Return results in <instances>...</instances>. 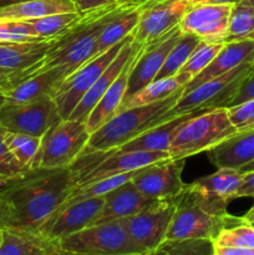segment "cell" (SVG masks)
Listing matches in <instances>:
<instances>
[{"instance_id":"6da1fadb","label":"cell","mask_w":254,"mask_h":255,"mask_svg":"<svg viewBox=\"0 0 254 255\" xmlns=\"http://www.w3.org/2000/svg\"><path fill=\"white\" fill-rule=\"evenodd\" d=\"M76 181L67 168H35L0 186V197L9 207L7 229L36 233L61 208ZM5 228V229H6Z\"/></svg>"},{"instance_id":"7a4b0ae2","label":"cell","mask_w":254,"mask_h":255,"mask_svg":"<svg viewBox=\"0 0 254 255\" xmlns=\"http://www.w3.org/2000/svg\"><path fill=\"white\" fill-rule=\"evenodd\" d=\"M126 0H115L100 7L80 12V16L51 40V46L34 74L55 66H65L70 72L96 56V44L107 22L122 9L128 6ZM32 74V75H34Z\"/></svg>"},{"instance_id":"3957f363","label":"cell","mask_w":254,"mask_h":255,"mask_svg":"<svg viewBox=\"0 0 254 255\" xmlns=\"http://www.w3.org/2000/svg\"><path fill=\"white\" fill-rule=\"evenodd\" d=\"M183 90L184 87L162 101L117 112L99 129L92 132L89 143L81 154L117 149L136 138L142 132L163 124L171 119L168 112L177 104Z\"/></svg>"},{"instance_id":"277c9868","label":"cell","mask_w":254,"mask_h":255,"mask_svg":"<svg viewBox=\"0 0 254 255\" xmlns=\"http://www.w3.org/2000/svg\"><path fill=\"white\" fill-rule=\"evenodd\" d=\"M236 132L227 109L203 110L181 125L168 153L173 159H186L209 151Z\"/></svg>"},{"instance_id":"5b68a950","label":"cell","mask_w":254,"mask_h":255,"mask_svg":"<svg viewBox=\"0 0 254 255\" xmlns=\"http://www.w3.org/2000/svg\"><path fill=\"white\" fill-rule=\"evenodd\" d=\"M55 246L71 255H146L129 237L125 218L90 226Z\"/></svg>"},{"instance_id":"8992f818","label":"cell","mask_w":254,"mask_h":255,"mask_svg":"<svg viewBox=\"0 0 254 255\" xmlns=\"http://www.w3.org/2000/svg\"><path fill=\"white\" fill-rule=\"evenodd\" d=\"M253 59H249L218 77L208 80L196 89L183 92L173 109L168 112L169 117L178 116L202 110L227 109L236 97L242 84L253 72Z\"/></svg>"},{"instance_id":"52a82bcc","label":"cell","mask_w":254,"mask_h":255,"mask_svg":"<svg viewBox=\"0 0 254 255\" xmlns=\"http://www.w3.org/2000/svg\"><path fill=\"white\" fill-rule=\"evenodd\" d=\"M176 199V211L166 239H209L213 242L219 232L243 219L229 213L224 216L208 213L194 201L187 189V184Z\"/></svg>"},{"instance_id":"ba28073f","label":"cell","mask_w":254,"mask_h":255,"mask_svg":"<svg viewBox=\"0 0 254 255\" xmlns=\"http://www.w3.org/2000/svg\"><path fill=\"white\" fill-rule=\"evenodd\" d=\"M91 133L85 122L61 120L41 137L35 168H67L84 152Z\"/></svg>"},{"instance_id":"9c48e42d","label":"cell","mask_w":254,"mask_h":255,"mask_svg":"<svg viewBox=\"0 0 254 255\" xmlns=\"http://www.w3.org/2000/svg\"><path fill=\"white\" fill-rule=\"evenodd\" d=\"M131 35L115 46H112L107 51L87 60L85 64L77 67L64 80V82L54 96V101L62 120L69 119L77 104L81 101L85 94L91 89L92 85L97 81V79L101 76V74L107 69V66L111 64L112 60L116 57L121 47L126 44Z\"/></svg>"},{"instance_id":"30bf717a","label":"cell","mask_w":254,"mask_h":255,"mask_svg":"<svg viewBox=\"0 0 254 255\" xmlns=\"http://www.w3.org/2000/svg\"><path fill=\"white\" fill-rule=\"evenodd\" d=\"M61 120L54 99L39 100L30 104L6 102L0 110V127L35 137H42Z\"/></svg>"},{"instance_id":"8fae6325","label":"cell","mask_w":254,"mask_h":255,"mask_svg":"<svg viewBox=\"0 0 254 255\" xmlns=\"http://www.w3.org/2000/svg\"><path fill=\"white\" fill-rule=\"evenodd\" d=\"M176 198L158 199L139 213L125 218L129 237L146 254L166 239L176 211Z\"/></svg>"},{"instance_id":"7c38bea8","label":"cell","mask_w":254,"mask_h":255,"mask_svg":"<svg viewBox=\"0 0 254 255\" xmlns=\"http://www.w3.org/2000/svg\"><path fill=\"white\" fill-rule=\"evenodd\" d=\"M243 174L234 168H218L209 176L187 184L194 201L208 213L214 216L227 214V207L234 201L242 183Z\"/></svg>"},{"instance_id":"4fadbf2b","label":"cell","mask_w":254,"mask_h":255,"mask_svg":"<svg viewBox=\"0 0 254 255\" xmlns=\"http://www.w3.org/2000/svg\"><path fill=\"white\" fill-rule=\"evenodd\" d=\"M191 5V0H164L143 5L133 40L142 46L158 41L178 26Z\"/></svg>"},{"instance_id":"5bb4252c","label":"cell","mask_w":254,"mask_h":255,"mask_svg":"<svg viewBox=\"0 0 254 255\" xmlns=\"http://www.w3.org/2000/svg\"><path fill=\"white\" fill-rule=\"evenodd\" d=\"M184 163L186 159H163L138 169L131 181L147 198H173L186 187L182 181Z\"/></svg>"},{"instance_id":"9a60e30c","label":"cell","mask_w":254,"mask_h":255,"mask_svg":"<svg viewBox=\"0 0 254 255\" xmlns=\"http://www.w3.org/2000/svg\"><path fill=\"white\" fill-rule=\"evenodd\" d=\"M104 203L105 196H102L62 206L41 227L37 234L56 244L62 238L92 226L102 211Z\"/></svg>"},{"instance_id":"2e32d148","label":"cell","mask_w":254,"mask_h":255,"mask_svg":"<svg viewBox=\"0 0 254 255\" xmlns=\"http://www.w3.org/2000/svg\"><path fill=\"white\" fill-rule=\"evenodd\" d=\"M167 158H171L168 152H121L119 149L106 151L105 156L99 162H96L84 176L77 179L75 189L89 186V184L100 181V179L129 173V172H136L138 169L149 166V164L163 161V159Z\"/></svg>"},{"instance_id":"e0dca14e","label":"cell","mask_w":254,"mask_h":255,"mask_svg":"<svg viewBox=\"0 0 254 255\" xmlns=\"http://www.w3.org/2000/svg\"><path fill=\"white\" fill-rule=\"evenodd\" d=\"M232 6L233 5H191L179 22V29L182 32L194 34L202 41L223 44Z\"/></svg>"},{"instance_id":"ac0fdd59","label":"cell","mask_w":254,"mask_h":255,"mask_svg":"<svg viewBox=\"0 0 254 255\" xmlns=\"http://www.w3.org/2000/svg\"><path fill=\"white\" fill-rule=\"evenodd\" d=\"M181 35V29H179V26H177L171 32H168L166 36L159 39L158 41L141 47L138 57H137L136 62L131 70V74H129L125 100L129 99L132 95H134L139 90L154 81L167 55L171 51L172 47L176 45V42L178 41Z\"/></svg>"},{"instance_id":"d6986e66","label":"cell","mask_w":254,"mask_h":255,"mask_svg":"<svg viewBox=\"0 0 254 255\" xmlns=\"http://www.w3.org/2000/svg\"><path fill=\"white\" fill-rule=\"evenodd\" d=\"M51 46V40L0 42V69L9 72L14 87L35 72ZM12 87V89H14Z\"/></svg>"},{"instance_id":"ffe728a7","label":"cell","mask_w":254,"mask_h":255,"mask_svg":"<svg viewBox=\"0 0 254 255\" xmlns=\"http://www.w3.org/2000/svg\"><path fill=\"white\" fill-rule=\"evenodd\" d=\"M70 74V70L65 66H55L37 71L6 92V102L30 104L39 100L54 99L59 87Z\"/></svg>"},{"instance_id":"44dd1931","label":"cell","mask_w":254,"mask_h":255,"mask_svg":"<svg viewBox=\"0 0 254 255\" xmlns=\"http://www.w3.org/2000/svg\"><path fill=\"white\" fill-rule=\"evenodd\" d=\"M141 47L142 45L137 44L136 50H134L133 54L131 55L128 61L126 62V65L124 66L122 71L120 72L119 76L115 79V81L112 82L111 86L107 89V91L105 92L104 96L101 97V100L97 102V105L94 107V110L90 112L89 117H87L86 121H85L87 131H89L90 133H92V132H95L96 129H99L102 125L106 124L111 117H114L115 115L119 112L120 106L122 105L125 96H126L129 74H131L132 67H133L134 62H136L137 57H138Z\"/></svg>"},{"instance_id":"7402d4cb","label":"cell","mask_w":254,"mask_h":255,"mask_svg":"<svg viewBox=\"0 0 254 255\" xmlns=\"http://www.w3.org/2000/svg\"><path fill=\"white\" fill-rule=\"evenodd\" d=\"M136 47L137 42L133 40V34H132L131 37L126 41V44L121 47V50H120L119 54L116 55V57L112 60L111 64H110L109 66H107V69L102 72L101 76H100L99 79H97V81L92 85L91 89L85 94V96L82 97L81 101L77 104V106L75 107L74 111L70 115V120H77V121L81 122L86 121L90 112L94 110V107L96 106L97 102L101 100V97L104 96L105 92L107 91V89L111 86V84L115 81V79L119 76L120 72L122 71L124 66L126 65V62L128 61L131 55L133 54V51L136 50Z\"/></svg>"},{"instance_id":"603a6c76","label":"cell","mask_w":254,"mask_h":255,"mask_svg":"<svg viewBox=\"0 0 254 255\" xmlns=\"http://www.w3.org/2000/svg\"><path fill=\"white\" fill-rule=\"evenodd\" d=\"M157 201L158 199H151L144 197L134 187L132 181H128L105 196L102 211L100 212L99 217L92 226L106 223V222L114 221V219H122L134 216L146 209L147 207L152 206Z\"/></svg>"},{"instance_id":"cb8c5ba5","label":"cell","mask_w":254,"mask_h":255,"mask_svg":"<svg viewBox=\"0 0 254 255\" xmlns=\"http://www.w3.org/2000/svg\"><path fill=\"white\" fill-rule=\"evenodd\" d=\"M207 152L218 168H242L254 161V126L237 131Z\"/></svg>"},{"instance_id":"d4e9b609","label":"cell","mask_w":254,"mask_h":255,"mask_svg":"<svg viewBox=\"0 0 254 255\" xmlns=\"http://www.w3.org/2000/svg\"><path fill=\"white\" fill-rule=\"evenodd\" d=\"M254 57V40H247V41L238 42H226L221 51L217 54L213 61L203 70L194 79H192L188 84L184 86L183 92H188L196 89L199 85L204 84L208 80L218 77L231 70L236 69L244 61Z\"/></svg>"},{"instance_id":"484cf974","label":"cell","mask_w":254,"mask_h":255,"mask_svg":"<svg viewBox=\"0 0 254 255\" xmlns=\"http://www.w3.org/2000/svg\"><path fill=\"white\" fill-rule=\"evenodd\" d=\"M203 111V110H202ZM199 111L182 114L178 116L164 121L163 124L154 126L147 131L142 132L141 134L133 138L132 141L127 142L126 144L117 148L121 152L129 151H153V152H168L171 142L174 134L177 133L178 128L183 122L193 117Z\"/></svg>"},{"instance_id":"4316f807","label":"cell","mask_w":254,"mask_h":255,"mask_svg":"<svg viewBox=\"0 0 254 255\" xmlns=\"http://www.w3.org/2000/svg\"><path fill=\"white\" fill-rule=\"evenodd\" d=\"M77 11L71 0H27L10 6L0 7V20H27L61 12Z\"/></svg>"},{"instance_id":"83f0119b","label":"cell","mask_w":254,"mask_h":255,"mask_svg":"<svg viewBox=\"0 0 254 255\" xmlns=\"http://www.w3.org/2000/svg\"><path fill=\"white\" fill-rule=\"evenodd\" d=\"M142 6L128 5L115 15L100 34L96 44V55L102 54L133 34L141 16Z\"/></svg>"},{"instance_id":"f1b7e54d","label":"cell","mask_w":254,"mask_h":255,"mask_svg":"<svg viewBox=\"0 0 254 255\" xmlns=\"http://www.w3.org/2000/svg\"><path fill=\"white\" fill-rule=\"evenodd\" d=\"M191 80L192 77L186 72H178V74L167 77V79L156 80V81L151 82L142 90H139L138 92L132 95L129 99L125 100L121 106H120L119 112L122 111V110L131 109V107H138L143 106V105L153 104V102L157 101H162V100L173 95L178 90L183 89Z\"/></svg>"},{"instance_id":"f546056e","label":"cell","mask_w":254,"mask_h":255,"mask_svg":"<svg viewBox=\"0 0 254 255\" xmlns=\"http://www.w3.org/2000/svg\"><path fill=\"white\" fill-rule=\"evenodd\" d=\"M55 248L54 243L36 233L2 229L0 255H50Z\"/></svg>"},{"instance_id":"4dcf8cb0","label":"cell","mask_w":254,"mask_h":255,"mask_svg":"<svg viewBox=\"0 0 254 255\" xmlns=\"http://www.w3.org/2000/svg\"><path fill=\"white\" fill-rule=\"evenodd\" d=\"M254 40V10L248 0H241L232 6L223 44Z\"/></svg>"},{"instance_id":"1f68e13d","label":"cell","mask_w":254,"mask_h":255,"mask_svg":"<svg viewBox=\"0 0 254 255\" xmlns=\"http://www.w3.org/2000/svg\"><path fill=\"white\" fill-rule=\"evenodd\" d=\"M199 42H201V39L194 34L182 32L178 41L176 42V45L172 47L171 51L167 55L166 60H164L159 72L157 74L154 81L156 80L167 79V77H171L173 75L178 74Z\"/></svg>"},{"instance_id":"d6a6232c","label":"cell","mask_w":254,"mask_h":255,"mask_svg":"<svg viewBox=\"0 0 254 255\" xmlns=\"http://www.w3.org/2000/svg\"><path fill=\"white\" fill-rule=\"evenodd\" d=\"M4 139L7 148L16 158V161L26 169H34L35 159L41 143V137L16 133L5 129Z\"/></svg>"},{"instance_id":"836d02e7","label":"cell","mask_w":254,"mask_h":255,"mask_svg":"<svg viewBox=\"0 0 254 255\" xmlns=\"http://www.w3.org/2000/svg\"><path fill=\"white\" fill-rule=\"evenodd\" d=\"M209 239H164L146 255H213Z\"/></svg>"},{"instance_id":"e575fe53","label":"cell","mask_w":254,"mask_h":255,"mask_svg":"<svg viewBox=\"0 0 254 255\" xmlns=\"http://www.w3.org/2000/svg\"><path fill=\"white\" fill-rule=\"evenodd\" d=\"M136 172H129V173H124V174H119V176L100 179V181L94 182V183L89 184V186H85V187H81V188L75 189V191L70 194L69 198L66 199L64 206L75 203V202L85 201V199L106 196L109 192L114 191V189L117 188V187L122 186V184L126 183V182L131 181V179L133 178L134 174H136Z\"/></svg>"},{"instance_id":"d590c367","label":"cell","mask_w":254,"mask_h":255,"mask_svg":"<svg viewBox=\"0 0 254 255\" xmlns=\"http://www.w3.org/2000/svg\"><path fill=\"white\" fill-rule=\"evenodd\" d=\"M79 16V11L61 12V14H52L37 17V19L27 20V22L31 25L40 39L52 40L59 36L62 31H65Z\"/></svg>"},{"instance_id":"8d00e7d4","label":"cell","mask_w":254,"mask_h":255,"mask_svg":"<svg viewBox=\"0 0 254 255\" xmlns=\"http://www.w3.org/2000/svg\"><path fill=\"white\" fill-rule=\"evenodd\" d=\"M213 244L254 249V227L243 218L239 223L227 227L223 231L219 232V234L213 241Z\"/></svg>"},{"instance_id":"74e56055","label":"cell","mask_w":254,"mask_h":255,"mask_svg":"<svg viewBox=\"0 0 254 255\" xmlns=\"http://www.w3.org/2000/svg\"><path fill=\"white\" fill-rule=\"evenodd\" d=\"M222 47H223L222 42L212 44V42H206L201 40V42L197 45V47L193 50V52L179 72H186L192 79H194L213 61V59L221 51Z\"/></svg>"},{"instance_id":"f35d334b","label":"cell","mask_w":254,"mask_h":255,"mask_svg":"<svg viewBox=\"0 0 254 255\" xmlns=\"http://www.w3.org/2000/svg\"><path fill=\"white\" fill-rule=\"evenodd\" d=\"M45 41L34 31L27 21L0 20V42H32Z\"/></svg>"},{"instance_id":"ab89813d","label":"cell","mask_w":254,"mask_h":255,"mask_svg":"<svg viewBox=\"0 0 254 255\" xmlns=\"http://www.w3.org/2000/svg\"><path fill=\"white\" fill-rule=\"evenodd\" d=\"M4 132L5 129L0 127V186L30 171L22 167L9 151L5 143Z\"/></svg>"},{"instance_id":"60d3db41","label":"cell","mask_w":254,"mask_h":255,"mask_svg":"<svg viewBox=\"0 0 254 255\" xmlns=\"http://www.w3.org/2000/svg\"><path fill=\"white\" fill-rule=\"evenodd\" d=\"M228 117L237 131H242L254 124V99L236 106L227 107Z\"/></svg>"},{"instance_id":"b9f144b4","label":"cell","mask_w":254,"mask_h":255,"mask_svg":"<svg viewBox=\"0 0 254 255\" xmlns=\"http://www.w3.org/2000/svg\"><path fill=\"white\" fill-rule=\"evenodd\" d=\"M254 99V72H252L248 77H247L246 81L242 84L241 89L237 92L236 97L233 99V101L231 102L228 107L236 106V105L243 104V102L249 101V100Z\"/></svg>"},{"instance_id":"7bdbcfd3","label":"cell","mask_w":254,"mask_h":255,"mask_svg":"<svg viewBox=\"0 0 254 255\" xmlns=\"http://www.w3.org/2000/svg\"><path fill=\"white\" fill-rule=\"evenodd\" d=\"M254 198V171L243 173L236 198Z\"/></svg>"},{"instance_id":"ee69618b","label":"cell","mask_w":254,"mask_h":255,"mask_svg":"<svg viewBox=\"0 0 254 255\" xmlns=\"http://www.w3.org/2000/svg\"><path fill=\"white\" fill-rule=\"evenodd\" d=\"M213 255H254L253 248H242V247H224L213 244Z\"/></svg>"},{"instance_id":"f6af8a7d","label":"cell","mask_w":254,"mask_h":255,"mask_svg":"<svg viewBox=\"0 0 254 255\" xmlns=\"http://www.w3.org/2000/svg\"><path fill=\"white\" fill-rule=\"evenodd\" d=\"M111 1H115V0H76L75 5H76L77 11L84 12L95 9V7L102 6V5H106Z\"/></svg>"},{"instance_id":"bcb514c9","label":"cell","mask_w":254,"mask_h":255,"mask_svg":"<svg viewBox=\"0 0 254 255\" xmlns=\"http://www.w3.org/2000/svg\"><path fill=\"white\" fill-rule=\"evenodd\" d=\"M12 87H14V84H12L11 75L9 72L4 71L2 69H0V91L6 94Z\"/></svg>"},{"instance_id":"7dc6e473","label":"cell","mask_w":254,"mask_h":255,"mask_svg":"<svg viewBox=\"0 0 254 255\" xmlns=\"http://www.w3.org/2000/svg\"><path fill=\"white\" fill-rule=\"evenodd\" d=\"M9 207L5 203L4 199L0 197V228L5 229L9 223Z\"/></svg>"},{"instance_id":"c3c4849f","label":"cell","mask_w":254,"mask_h":255,"mask_svg":"<svg viewBox=\"0 0 254 255\" xmlns=\"http://www.w3.org/2000/svg\"><path fill=\"white\" fill-rule=\"evenodd\" d=\"M241 0H191L192 5L194 4H221V5H234Z\"/></svg>"},{"instance_id":"681fc988","label":"cell","mask_w":254,"mask_h":255,"mask_svg":"<svg viewBox=\"0 0 254 255\" xmlns=\"http://www.w3.org/2000/svg\"><path fill=\"white\" fill-rule=\"evenodd\" d=\"M126 1L132 5H136V6H143V5H148L157 1H164V0H126Z\"/></svg>"},{"instance_id":"f907efd6","label":"cell","mask_w":254,"mask_h":255,"mask_svg":"<svg viewBox=\"0 0 254 255\" xmlns=\"http://www.w3.org/2000/svg\"><path fill=\"white\" fill-rule=\"evenodd\" d=\"M22 1H27V0H0V7L10 6V5L19 4V2H22Z\"/></svg>"},{"instance_id":"816d5d0a","label":"cell","mask_w":254,"mask_h":255,"mask_svg":"<svg viewBox=\"0 0 254 255\" xmlns=\"http://www.w3.org/2000/svg\"><path fill=\"white\" fill-rule=\"evenodd\" d=\"M238 171L241 172L242 174H243V173H247V172H252V171H254V161L249 162L248 164H246V166H243V167H242V168H239Z\"/></svg>"},{"instance_id":"f5cc1de1","label":"cell","mask_w":254,"mask_h":255,"mask_svg":"<svg viewBox=\"0 0 254 255\" xmlns=\"http://www.w3.org/2000/svg\"><path fill=\"white\" fill-rule=\"evenodd\" d=\"M243 218H244V219H246V221H247V222L252 221V219H253V218H254V204H253V206H252V208H251V209H249V211H248V212H247V213H246V214H244V216H243Z\"/></svg>"},{"instance_id":"db71d44e","label":"cell","mask_w":254,"mask_h":255,"mask_svg":"<svg viewBox=\"0 0 254 255\" xmlns=\"http://www.w3.org/2000/svg\"><path fill=\"white\" fill-rule=\"evenodd\" d=\"M5 104H6V95L0 91V110L5 106Z\"/></svg>"},{"instance_id":"11a10c76","label":"cell","mask_w":254,"mask_h":255,"mask_svg":"<svg viewBox=\"0 0 254 255\" xmlns=\"http://www.w3.org/2000/svg\"><path fill=\"white\" fill-rule=\"evenodd\" d=\"M50 255H71V254H69V253H66V252H62V251H60V249L55 248L54 251L51 252V254H50Z\"/></svg>"},{"instance_id":"9f6ffc18","label":"cell","mask_w":254,"mask_h":255,"mask_svg":"<svg viewBox=\"0 0 254 255\" xmlns=\"http://www.w3.org/2000/svg\"><path fill=\"white\" fill-rule=\"evenodd\" d=\"M2 241V228H0V244H1Z\"/></svg>"},{"instance_id":"6f0895ef","label":"cell","mask_w":254,"mask_h":255,"mask_svg":"<svg viewBox=\"0 0 254 255\" xmlns=\"http://www.w3.org/2000/svg\"><path fill=\"white\" fill-rule=\"evenodd\" d=\"M248 2L251 4V6L253 7V10H254V0H248Z\"/></svg>"},{"instance_id":"680465c9","label":"cell","mask_w":254,"mask_h":255,"mask_svg":"<svg viewBox=\"0 0 254 255\" xmlns=\"http://www.w3.org/2000/svg\"><path fill=\"white\" fill-rule=\"evenodd\" d=\"M249 223H251V224H252V226H253V227H254V218H253V219H252V221H249Z\"/></svg>"},{"instance_id":"91938a15","label":"cell","mask_w":254,"mask_h":255,"mask_svg":"<svg viewBox=\"0 0 254 255\" xmlns=\"http://www.w3.org/2000/svg\"><path fill=\"white\" fill-rule=\"evenodd\" d=\"M253 72H254V62H253Z\"/></svg>"},{"instance_id":"94428289","label":"cell","mask_w":254,"mask_h":255,"mask_svg":"<svg viewBox=\"0 0 254 255\" xmlns=\"http://www.w3.org/2000/svg\"><path fill=\"white\" fill-rule=\"evenodd\" d=\"M71 1H74V2H75V1H76V0H71Z\"/></svg>"},{"instance_id":"6125c7cd","label":"cell","mask_w":254,"mask_h":255,"mask_svg":"<svg viewBox=\"0 0 254 255\" xmlns=\"http://www.w3.org/2000/svg\"><path fill=\"white\" fill-rule=\"evenodd\" d=\"M253 126H254V124H253V125H252V126H251V127H253Z\"/></svg>"}]
</instances>
